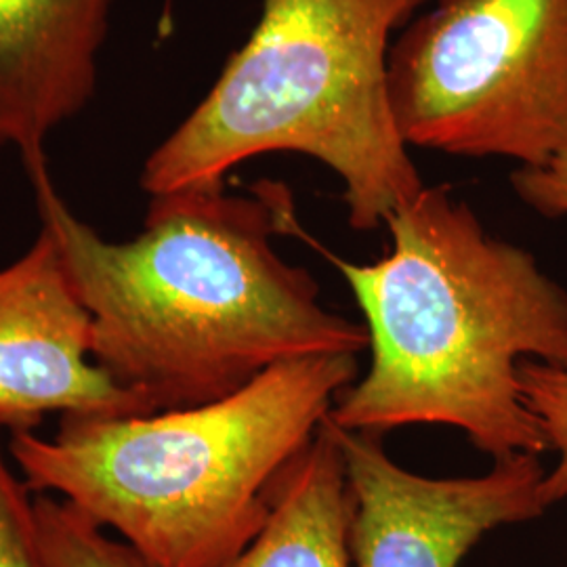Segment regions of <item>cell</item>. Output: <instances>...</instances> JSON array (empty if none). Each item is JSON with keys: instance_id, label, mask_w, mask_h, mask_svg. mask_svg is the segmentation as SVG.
Wrapping results in <instances>:
<instances>
[{"instance_id": "obj_6", "label": "cell", "mask_w": 567, "mask_h": 567, "mask_svg": "<svg viewBox=\"0 0 567 567\" xmlns=\"http://www.w3.org/2000/svg\"><path fill=\"white\" fill-rule=\"evenodd\" d=\"M334 431L347 468L355 567H458L487 532L536 519L547 508L540 494L547 471L536 454L501 458L480 477L431 480L393 463L379 435Z\"/></svg>"}, {"instance_id": "obj_11", "label": "cell", "mask_w": 567, "mask_h": 567, "mask_svg": "<svg viewBox=\"0 0 567 567\" xmlns=\"http://www.w3.org/2000/svg\"><path fill=\"white\" fill-rule=\"evenodd\" d=\"M519 379L526 404L559 458L553 471H547L540 487L545 507H553L567 498V370L538 360L519 364Z\"/></svg>"}, {"instance_id": "obj_5", "label": "cell", "mask_w": 567, "mask_h": 567, "mask_svg": "<svg viewBox=\"0 0 567 567\" xmlns=\"http://www.w3.org/2000/svg\"><path fill=\"white\" fill-rule=\"evenodd\" d=\"M408 147L543 166L567 152V0H437L389 53Z\"/></svg>"}, {"instance_id": "obj_13", "label": "cell", "mask_w": 567, "mask_h": 567, "mask_svg": "<svg viewBox=\"0 0 567 567\" xmlns=\"http://www.w3.org/2000/svg\"><path fill=\"white\" fill-rule=\"evenodd\" d=\"M511 185L522 203L547 219L567 215V152L543 166H519L511 173Z\"/></svg>"}, {"instance_id": "obj_2", "label": "cell", "mask_w": 567, "mask_h": 567, "mask_svg": "<svg viewBox=\"0 0 567 567\" xmlns=\"http://www.w3.org/2000/svg\"><path fill=\"white\" fill-rule=\"evenodd\" d=\"M391 252L343 274L364 313L372 364L328 419L353 433L447 425L494 461L548 450L519 364L567 370V292L534 255L489 236L446 185L423 187L385 221Z\"/></svg>"}, {"instance_id": "obj_12", "label": "cell", "mask_w": 567, "mask_h": 567, "mask_svg": "<svg viewBox=\"0 0 567 567\" xmlns=\"http://www.w3.org/2000/svg\"><path fill=\"white\" fill-rule=\"evenodd\" d=\"M0 567H49L30 487L7 463L0 446Z\"/></svg>"}, {"instance_id": "obj_3", "label": "cell", "mask_w": 567, "mask_h": 567, "mask_svg": "<svg viewBox=\"0 0 567 567\" xmlns=\"http://www.w3.org/2000/svg\"><path fill=\"white\" fill-rule=\"evenodd\" d=\"M355 379L358 355L301 358L210 404L13 433L9 452L30 489L60 494L150 566L224 567Z\"/></svg>"}, {"instance_id": "obj_1", "label": "cell", "mask_w": 567, "mask_h": 567, "mask_svg": "<svg viewBox=\"0 0 567 567\" xmlns=\"http://www.w3.org/2000/svg\"><path fill=\"white\" fill-rule=\"evenodd\" d=\"M28 175L91 313L93 362L147 414L217 402L282 362L368 349L365 326L326 309L313 276L274 248L276 236L303 234L288 187L152 196L142 234L107 243L47 166Z\"/></svg>"}, {"instance_id": "obj_7", "label": "cell", "mask_w": 567, "mask_h": 567, "mask_svg": "<svg viewBox=\"0 0 567 567\" xmlns=\"http://www.w3.org/2000/svg\"><path fill=\"white\" fill-rule=\"evenodd\" d=\"M91 313L53 234L0 269V429L28 433L61 419L143 416L142 402L91 358Z\"/></svg>"}, {"instance_id": "obj_9", "label": "cell", "mask_w": 567, "mask_h": 567, "mask_svg": "<svg viewBox=\"0 0 567 567\" xmlns=\"http://www.w3.org/2000/svg\"><path fill=\"white\" fill-rule=\"evenodd\" d=\"M349 524L343 450L326 416L284 471L264 529L224 567H351Z\"/></svg>"}, {"instance_id": "obj_8", "label": "cell", "mask_w": 567, "mask_h": 567, "mask_svg": "<svg viewBox=\"0 0 567 567\" xmlns=\"http://www.w3.org/2000/svg\"><path fill=\"white\" fill-rule=\"evenodd\" d=\"M114 0H0V147L25 171L44 142L93 100Z\"/></svg>"}, {"instance_id": "obj_4", "label": "cell", "mask_w": 567, "mask_h": 567, "mask_svg": "<svg viewBox=\"0 0 567 567\" xmlns=\"http://www.w3.org/2000/svg\"><path fill=\"white\" fill-rule=\"evenodd\" d=\"M431 0H264L200 105L143 164L152 196L224 187L244 161L295 152L334 171L370 231L425 187L389 100V39Z\"/></svg>"}, {"instance_id": "obj_10", "label": "cell", "mask_w": 567, "mask_h": 567, "mask_svg": "<svg viewBox=\"0 0 567 567\" xmlns=\"http://www.w3.org/2000/svg\"><path fill=\"white\" fill-rule=\"evenodd\" d=\"M34 511L49 567H152L61 498L41 494L34 498Z\"/></svg>"}]
</instances>
